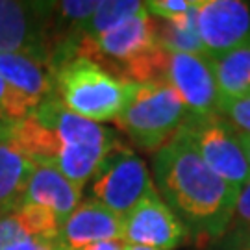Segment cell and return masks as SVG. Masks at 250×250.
I'll list each match as a JSON object with an SVG mask.
<instances>
[{
    "mask_svg": "<svg viewBox=\"0 0 250 250\" xmlns=\"http://www.w3.org/2000/svg\"><path fill=\"white\" fill-rule=\"evenodd\" d=\"M54 87L69 111L100 125L115 121L137 83L121 80L95 62L74 56L54 71Z\"/></svg>",
    "mask_w": 250,
    "mask_h": 250,
    "instance_id": "obj_2",
    "label": "cell"
},
{
    "mask_svg": "<svg viewBox=\"0 0 250 250\" xmlns=\"http://www.w3.org/2000/svg\"><path fill=\"white\" fill-rule=\"evenodd\" d=\"M158 39L160 45L169 54H193L208 58V52L198 34L197 0H195V8L184 17L176 21H158Z\"/></svg>",
    "mask_w": 250,
    "mask_h": 250,
    "instance_id": "obj_16",
    "label": "cell"
},
{
    "mask_svg": "<svg viewBox=\"0 0 250 250\" xmlns=\"http://www.w3.org/2000/svg\"><path fill=\"white\" fill-rule=\"evenodd\" d=\"M189 113L167 82L137 83L115 123L143 152H158L186 125Z\"/></svg>",
    "mask_w": 250,
    "mask_h": 250,
    "instance_id": "obj_3",
    "label": "cell"
},
{
    "mask_svg": "<svg viewBox=\"0 0 250 250\" xmlns=\"http://www.w3.org/2000/svg\"><path fill=\"white\" fill-rule=\"evenodd\" d=\"M235 249H250V235L247 239H243L241 243H235Z\"/></svg>",
    "mask_w": 250,
    "mask_h": 250,
    "instance_id": "obj_27",
    "label": "cell"
},
{
    "mask_svg": "<svg viewBox=\"0 0 250 250\" xmlns=\"http://www.w3.org/2000/svg\"><path fill=\"white\" fill-rule=\"evenodd\" d=\"M123 235L125 219L97 200H87L78 206L62 224L60 241L67 250H82L93 243L123 239Z\"/></svg>",
    "mask_w": 250,
    "mask_h": 250,
    "instance_id": "obj_11",
    "label": "cell"
},
{
    "mask_svg": "<svg viewBox=\"0 0 250 250\" xmlns=\"http://www.w3.org/2000/svg\"><path fill=\"white\" fill-rule=\"evenodd\" d=\"M186 224L163 202L158 189L145 197L125 217L126 245L148 247L156 250H174L188 239Z\"/></svg>",
    "mask_w": 250,
    "mask_h": 250,
    "instance_id": "obj_9",
    "label": "cell"
},
{
    "mask_svg": "<svg viewBox=\"0 0 250 250\" xmlns=\"http://www.w3.org/2000/svg\"><path fill=\"white\" fill-rule=\"evenodd\" d=\"M219 115L243 134H250V95L241 99H221Z\"/></svg>",
    "mask_w": 250,
    "mask_h": 250,
    "instance_id": "obj_20",
    "label": "cell"
},
{
    "mask_svg": "<svg viewBox=\"0 0 250 250\" xmlns=\"http://www.w3.org/2000/svg\"><path fill=\"white\" fill-rule=\"evenodd\" d=\"M165 82L180 97L189 117H208L219 113V91L208 58L193 54H170Z\"/></svg>",
    "mask_w": 250,
    "mask_h": 250,
    "instance_id": "obj_10",
    "label": "cell"
},
{
    "mask_svg": "<svg viewBox=\"0 0 250 250\" xmlns=\"http://www.w3.org/2000/svg\"><path fill=\"white\" fill-rule=\"evenodd\" d=\"M145 11H146V2L139 0H102L97 4L93 15L82 26V37L102 36Z\"/></svg>",
    "mask_w": 250,
    "mask_h": 250,
    "instance_id": "obj_17",
    "label": "cell"
},
{
    "mask_svg": "<svg viewBox=\"0 0 250 250\" xmlns=\"http://www.w3.org/2000/svg\"><path fill=\"white\" fill-rule=\"evenodd\" d=\"M19 221L22 223L32 237L39 239H60L62 221L54 215L52 209L39 204H21L15 209Z\"/></svg>",
    "mask_w": 250,
    "mask_h": 250,
    "instance_id": "obj_18",
    "label": "cell"
},
{
    "mask_svg": "<svg viewBox=\"0 0 250 250\" xmlns=\"http://www.w3.org/2000/svg\"><path fill=\"white\" fill-rule=\"evenodd\" d=\"M125 250H156L148 247H137V245H125Z\"/></svg>",
    "mask_w": 250,
    "mask_h": 250,
    "instance_id": "obj_28",
    "label": "cell"
},
{
    "mask_svg": "<svg viewBox=\"0 0 250 250\" xmlns=\"http://www.w3.org/2000/svg\"><path fill=\"white\" fill-rule=\"evenodd\" d=\"M154 191L146 163L123 141L109 150L91 184L95 200L123 219Z\"/></svg>",
    "mask_w": 250,
    "mask_h": 250,
    "instance_id": "obj_4",
    "label": "cell"
},
{
    "mask_svg": "<svg viewBox=\"0 0 250 250\" xmlns=\"http://www.w3.org/2000/svg\"><path fill=\"white\" fill-rule=\"evenodd\" d=\"M80 186L72 184L52 167H36L24 189L22 204L45 206L52 209L63 224L67 217L80 206Z\"/></svg>",
    "mask_w": 250,
    "mask_h": 250,
    "instance_id": "obj_12",
    "label": "cell"
},
{
    "mask_svg": "<svg viewBox=\"0 0 250 250\" xmlns=\"http://www.w3.org/2000/svg\"><path fill=\"white\" fill-rule=\"evenodd\" d=\"M154 186L186 228L200 237H219L230 226L239 189L206 165L182 130L154 152Z\"/></svg>",
    "mask_w": 250,
    "mask_h": 250,
    "instance_id": "obj_1",
    "label": "cell"
},
{
    "mask_svg": "<svg viewBox=\"0 0 250 250\" xmlns=\"http://www.w3.org/2000/svg\"><path fill=\"white\" fill-rule=\"evenodd\" d=\"M197 24L208 58L215 60L250 43V4L241 0H197Z\"/></svg>",
    "mask_w": 250,
    "mask_h": 250,
    "instance_id": "obj_8",
    "label": "cell"
},
{
    "mask_svg": "<svg viewBox=\"0 0 250 250\" xmlns=\"http://www.w3.org/2000/svg\"><path fill=\"white\" fill-rule=\"evenodd\" d=\"M211 62V71L221 99H241L250 95V43L226 52Z\"/></svg>",
    "mask_w": 250,
    "mask_h": 250,
    "instance_id": "obj_15",
    "label": "cell"
},
{
    "mask_svg": "<svg viewBox=\"0 0 250 250\" xmlns=\"http://www.w3.org/2000/svg\"><path fill=\"white\" fill-rule=\"evenodd\" d=\"M13 121H9L8 117L2 113V109H0V137H6V130H8V126L11 125Z\"/></svg>",
    "mask_w": 250,
    "mask_h": 250,
    "instance_id": "obj_26",
    "label": "cell"
},
{
    "mask_svg": "<svg viewBox=\"0 0 250 250\" xmlns=\"http://www.w3.org/2000/svg\"><path fill=\"white\" fill-rule=\"evenodd\" d=\"M237 143L241 146L243 154H245V160L250 167V134H243V132H237Z\"/></svg>",
    "mask_w": 250,
    "mask_h": 250,
    "instance_id": "obj_25",
    "label": "cell"
},
{
    "mask_svg": "<svg viewBox=\"0 0 250 250\" xmlns=\"http://www.w3.org/2000/svg\"><path fill=\"white\" fill-rule=\"evenodd\" d=\"M36 107L37 106L32 100L26 99L17 89H13L8 82L0 76V109L9 121H21L30 115Z\"/></svg>",
    "mask_w": 250,
    "mask_h": 250,
    "instance_id": "obj_19",
    "label": "cell"
},
{
    "mask_svg": "<svg viewBox=\"0 0 250 250\" xmlns=\"http://www.w3.org/2000/svg\"><path fill=\"white\" fill-rule=\"evenodd\" d=\"M230 226L235 228V243H241L250 235V180L243 186L237 195Z\"/></svg>",
    "mask_w": 250,
    "mask_h": 250,
    "instance_id": "obj_21",
    "label": "cell"
},
{
    "mask_svg": "<svg viewBox=\"0 0 250 250\" xmlns=\"http://www.w3.org/2000/svg\"><path fill=\"white\" fill-rule=\"evenodd\" d=\"M2 250H67L60 239H39V237H26L9 245Z\"/></svg>",
    "mask_w": 250,
    "mask_h": 250,
    "instance_id": "obj_23",
    "label": "cell"
},
{
    "mask_svg": "<svg viewBox=\"0 0 250 250\" xmlns=\"http://www.w3.org/2000/svg\"><path fill=\"white\" fill-rule=\"evenodd\" d=\"M0 76L36 106L56 97L54 72L30 56L0 52Z\"/></svg>",
    "mask_w": 250,
    "mask_h": 250,
    "instance_id": "obj_13",
    "label": "cell"
},
{
    "mask_svg": "<svg viewBox=\"0 0 250 250\" xmlns=\"http://www.w3.org/2000/svg\"><path fill=\"white\" fill-rule=\"evenodd\" d=\"M48 19L50 2L0 0V52L24 54L52 71Z\"/></svg>",
    "mask_w": 250,
    "mask_h": 250,
    "instance_id": "obj_7",
    "label": "cell"
},
{
    "mask_svg": "<svg viewBox=\"0 0 250 250\" xmlns=\"http://www.w3.org/2000/svg\"><path fill=\"white\" fill-rule=\"evenodd\" d=\"M195 8V0H150L146 11L160 21H176Z\"/></svg>",
    "mask_w": 250,
    "mask_h": 250,
    "instance_id": "obj_22",
    "label": "cell"
},
{
    "mask_svg": "<svg viewBox=\"0 0 250 250\" xmlns=\"http://www.w3.org/2000/svg\"><path fill=\"white\" fill-rule=\"evenodd\" d=\"M126 243L123 239H113V241H100V243H93L89 247L82 250H125Z\"/></svg>",
    "mask_w": 250,
    "mask_h": 250,
    "instance_id": "obj_24",
    "label": "cell"
},
{
    "mask_svg": "<svg viewBox=\"0 0 250 250\" xmlns=\"http://www.w3.org/2000/svg\"><path fill=\"white\" fill-rule=\"evenodd\" d=\"M235 250H250V249H235Z\"/></svg>",
    "mask_w": 250,
    "mask_h": 250,
    "instance_id": "obj_29",
    "label": "cell"
},
{
    "mask_svg": "<svg viewBox=\"0 0 250 250\" xmlns=\"http://www.w3.org/2000/svg\"><path fill=\"white\" fill-rule=\"evenodd\" d=\"M36 165L0 137V215L15 211L22 204L24 189Z\"/></svg>",
    "mask_w": 250,
    "mask_h": 250,
    "instance_id": "obj_14",
    "label": "cell"
},
{
    "mask_svg": "<svg viewBox=\"0 0 250 250\" xmlns=\"http://www.w3.org/2000/svg\"><path fill=\"white\" fill-rule=\"evenodd\" d=\"M156 46H160L158 19L145 11L102 36L82 37L76 43L74 56L91 60L125 80L126 69Z\"/></svg>",
    "mask_w": 250,
    "mask_h": 250,
    "instance_id": "obj_5",
    "label": "cell"
},
{
    "mask_svg": "<svg viewBox=\"0 0 250 250\" xmlns=\"http://www.w3.org/2000/svg\"><path fill=\"white\" fill-rule=\"evenodd\" d=\"M180 130L219 178L241 191L250 180V167L237 143V130L223 115L189 117Z\"/></svg>",
    "mask_w": 250,
    "mask_h": 250,
    "instance_id": "obj_6",
    "label": "cell"
}]
</instances>
